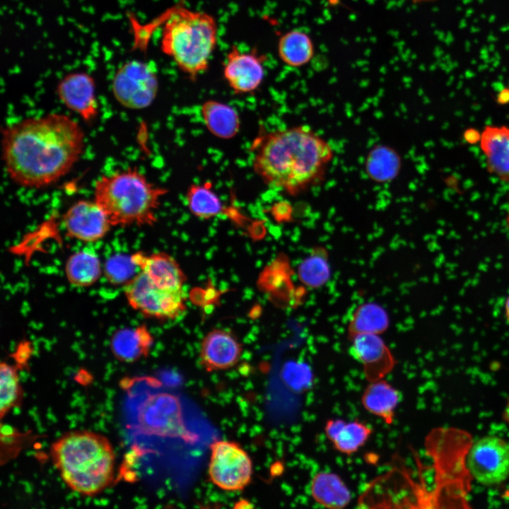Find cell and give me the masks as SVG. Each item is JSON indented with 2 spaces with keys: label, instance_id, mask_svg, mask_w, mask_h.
Instances as JSON below:
<instances>
[{
  "label": "cell",
  "instance_id": "obj_27",
  "mask_svg": "<svg viewBox=\"0 0 509 509\" xmlns=\"http://www.w3.org/2000/svg\"><path fill=\"white\" fill-rule=\"evenodd\" d=\"M185 200L189 211L199 218L209 219L225 210L221 199L209 181L190 185L186 192Z\"/></svg>",
  "mask_w": 509,
  "mask_h": 509
},
{
  "label": "cell",
  "instance_id": "obj_7",
  "mask_svg": "<svg viewBox=\"0 0 509 509\" xmlns=\"http://www.w3.org/2000/svg\"><path fill=\"white\" fill-rule=\"evenodd\" d=\"M116 101L129 110H143L155 100L159 88L157 70L151 62L131 60L115 73L111 84Z\"/></svg>",
  "mask_w": 509,
  "mask_h": 509
},
{
  "label": "cell",
  "instance_id": "obj_4",
  "mask_svg": "<svg viewBox=\"0 0 509 509\" xmlns=\"http://www.w3.org/2000/svg\"><path fill=\"white\" fill-rule=\"evenodd\" d=\"M168 190L156 185L136 167L103 175L96 180L93 199L112 226H153L162 198Z\"/></svg>",
  "mask_w": 509,
  "mask_h": 509
},
{
  "label": "cell",
  "instance_id": "obj_10",
  "mask_svg": "<svg viewBox=\"0 0 509 509\" xmlns=\"http://www.w3.org/2000/svg\"><path fill=\"white\" fill-rule=\"evenodd\" d=\"M467 466L477 482L485 486L501 484L509 476V445L501 438L484 436L470 447Z\"/></svg>",
  "mask_w": 509,
  "mask_h": 509
},
{
  "label": "cell",
  "instance_id": "obj_32",
  "mask_svg": "<svg viewBox=\"0 0 509 509\" xmlns=\"http://www.w3.org/2000/svg\"><path fill=\"white\" fill-rule=\"evenodd\" d=\"M250 507H252V505H250L249 501H247L245 499L240 500L238 502H237L235 504V508H250Z\"/></svg>",
  "mask_w": 509,
  "mask_h": 509
},
{
  "label": "cell",
  "instance_id": "obj_35",
  "mask_svg": "<svg viewBox=\"0 0 509 509\" xmlns=\"http://www.w3.org/2000/svg\"><path fill=\"white\" fill-rule=\"evenodd\" d=\"M505 221H506L507 226L509 228V197H508V209H507V213H506V216H505Z\"/></svg>",
  "mask_w": 509,
  "mask_h": 509
},
{
  "label": "cell",
  "instance_id": "obj_6",
  "mask_svg": "<svg viewBox=\"0 0 509 509\" xmlns=\"http://www.w3.org/2000/svg\"><path fill=\"white\" fill-rule=\"evenodd\" d=\"M139 431L148 435L180 438L193 443L197 440L184 421L180 398L168 392L148 395L138 409Z\"/></svg>",
  "mask_w": 509,
  "mask_h": 509
},
{
  "label": "cell",
  "instance_id": "obj_1",
  "mask_svg": "<svg viewBox=\"0 0 509 509\" xmlns=\"http://www.w3.org/2000/svg\"><path fill=\"white\" fill-rule=\"evenodd\" d=\"M85 138L81 125L64 114L21 119L2 131L6 172L21 187H49L68 174L78 161L84 151Z\"/></svg>",
  "mask_w": 509,
  "mask_h": 509
},
{
  "label": "cell",
  "instance_id": "obj_23",
  "mask_svg": "<svg viewBox=\"0 0 509 509\" xmlns=\"http://www.w3.org/2000/svg\"><path fill=\"white\" fill-rule=\"evenodd\" d=\"M402 168V158L393 148L383 144L373 147L365 160L367 176L378 184L394 180Z\"/></svg>",
  "mask_w": 509,
  "mask_h": 509
},
{
  "label": "cell",
  "instance_id": "obj_9",
  "mask_svg": "<svg viewBox=\"0 0 509 509\" xmlns=\"http://www.w3.org/2000/svg\"><path fill=\"white\" fill-rule=\"evenodd\" d=\"M124 291L129 305L148 317L171 320L185 310L182 290L160 288L141 271L124 285Z\"/></svg>",
  "mask_w": 509,
  "mask_h": 509
},
{
  "label": "cell",
  "instance_id": "obj_21",
  "mask_svg": "<svg viewBox=\"0 0 509 509\" xmlns=\"http://www.w3.org/2000/svg\"><path fill=\"white\" fill-rule=\"evenodd\" d=\"M399 399V392L387 381L381 379L369 382L361 395V404L369 413L391 425Z\"/></svg>",
  "mask_w": 509,
  "mask_h": 509
},
{
  "label": "cell",
  "instance_id": "obj_31",
  "mask_svg": "<svg viewBox=\"0 0 509 509\" xmlns=\"http://www.w3.org/2000/svg\"><path fill=\"white\" fill-rule=\"evenodd\" d=\"M271 211L276 221L288 222L292 219L293 209L288 202L279 201L276 203L271 207Z\"/></svg>",
  "mask_w": 509,
  "mask_h": 509
},
{
  "label": "cell",
  "instance_id": "obj_2",
  "mask_svg": "<svg viewBox=\"0 0 509 509\" xmlns=\"http://www.w3.org/2000/svg\"><path fill=\"white\" fill-rule=\"evenodd\" d=\"M252 148L255 174L267 186L290 196L322 181L334 154L329 142L305 125L262 134Z\"/></svg>",
  "mask_w": 509,
  "mask_h": 509
},
{
  "label": "cell",
  "instance_id": "obj_16",
  "mask_svg": "<svg viewBox=\"0 0 509 509\" xmlns=\"http://www.w3.org/2000/svg\"><path fill=\"white\" fill-rule=\"evenodd\" d=\"M132 262L157 287L165 290L180 291L186 276L176 260L164 252L147 255L138 252L131 255Z\"/></svg>",
  "mask_w": 509,
  "mask_h": 509
},
{
  "label": "cell",
  "instance_id": "obj_24",
  "mask_svg": "<svg viewBox=\"0 0 509 509\" xmlns=\"http://www.w3.org/2000/svg\"><path fill=\"white\" fill-rule=\"evenodd\" d=\"M102 272L100 258L90 247H85L72 254L65 265L67 280L75 286H92L100 279Z\"/></svg>",
  "mask_w": 509,
  "mask_h": 509
},
{
  "label": "cell",
  "instance_id": "obj_18",
  "mask_svg": "<svg viewBox=\"0 0 509 509\" xmlns=\"http://www.w3.org/2000/svg\"><path fill=\"white\" fill-rule=\"evenodd\" d=\"M373 431L367 424L358 420L347 422L341 419H329L324 426V433L338 452L351 455L365 445Z\"/></svg>",
  "mask_w": 509,
  "mask_h": 509
},
{
  "label": "cell",
  "instance_id": "obj_15",
  "mask_svg": "<svg viewBox=\"0 0 509 509\" xmlns=\"http://www.w3.org/2000/svg\"><path fill=\"white\" fill-rule=\"evenodd\" d=\"M242 351V344L233 334L214 329L201 341L199 363L209 373L228 370L238 363Z\"/></svg>",
  "mask_w": 509,
  "mask_h": 509
},
{
  "label": "cell",
  "instance_id": "obj_3",
  "mask_svg": "<svg viewBox=\"0 0 509 509\" xmlns=\"http://www.w3.org/2000/svg\"><path fill=\"white\" fill-rule=\"evenodd\" d=\"M52 462L72 491L92 496L112 481L115 455L103 435L79 430L64 433L51 445Z\"/></svg>",
  "mask_w": 509,
  "mask_h": 509
},
{
  "label": "cell",
  "instance_id": "obj_11",
  "mask_svg": "<svg viewBox=\"0 0 509 509\" xmlns=\"http://www.w3.org/2000/svg\"><path fill=\"white\" fill-rule=\"evenodd\" d=\"M266 58L255 47L242 51L231 46L223 62V75L235 93L250 94L259 88L265 76Z\"/></svg>",
  "mask_w": 509,
  "mask_h": 509
},
{
  "label": "cell",
  "instance_id": "obj_30",
  "mask_svg": "<svg viewBox=\"0 0 509 509\" xmlns=\"http://www.w3.org/2000/svg\"><path fill=\"white\" fill-rule=\"evenodd\" d=\"M139 269L132 262L131 256H115L110 258L104 266L106 278L112 283H127L136 274Z\"/></svg>",
  "mask_w": 509,
  "mask_h": 509
},
{
  "label": "cell",
  "instance_id": "obj_17",
  "mask_svg": "<svg viewBox=\"0 0 509 509\" xmlns=\"http://www.w3.org/2000/svg\"><path fill=\"white\" fill-rule=\"evenodd\" d=\"M479 142L487 171L501 181L509 182V127L485 126Z\"/></svg>",
  "mask_w": 509,
  "mask_h": 509
},
{
  "label": "cell",
  "instance_id": "obj_22",
  "mask_svg": "<svg viewBox=\"0 0 509 509\" xmlns=\"http://www.w3.org/2000/svg\"><path fill=\"white\" fill-rule=\"evenodd\" d=\"M201 114L207 129L215 136L230 139L240 129V119L232 106L216 100H208L201 107Z\"/></svg>",
  "mask_w": 509,
  "mask_h": 509
},
{
  "label": "cell",
  "instance_id": "obj_26",
  "mask_svg": "<svg viewBox=\"0 0 509 509\" xmlns=\"http://www.w3.org/2000/svg\"><path fill=\"white\" fill-rule=\"evenodd\" d=\"M277 52L286 65L299 68L310 62L314 56L315 46L306 33L297 29L292 30L279 37Z\"/></svg>",
  "mask_w": 509,
  "mask_h": 509
},
{
  "label": "cell",
  "instance_id": "obj_20",
  "mask_svg": "<svg viewBox=\"0 0 509 509\" xmlns=\"http://www.w3.org/2000/svg\"><path fill=\"white\" fill-rule=\"evenodd\" d=\"M310 488L313 500L327 508H344L349 504L352 498L342 479L333 472L317 473L311 480Z\"/></svg>",
  "mask_w": 509,
  "mask_h": 509
},
{
  "label": "cell",
  "instance_id": "obj_25",
  "mask_svg": "<svg viewBox=\"0 0 509 509\" xmlns=\"http://www.w3.org/2000/svg\"><path fill=\"white\" fill-rule=\"evenodd\" d=\"M387 310L375 302H366L358 305L352 312L348 324L349 339L360 334H381L390 326Z\"/></svg>",
  "mask_w": 509,
  "mask_h": 509
},
{
  "label": "cell",
  "instance_id": "obj_28",
  "mask_svg": "<svg viewBox=\"0 0 509 509\" xmlns=\"http://www.w3.org/2000/svg\"><path fill=\"white\" fill-rule=\"evenodd\" d=\"M331 273L329 254L322 246L313 247L309 255L299 264L297 270L300 281L305 287L312 289L324 286L330 279Z\"/></svg>",
  "mask_w": 509,
  "mask_h": 509
},
{
  "label": "cell",
  "instance_id": "obj_13",
  "mask_svg": "<svg viewBox=\"0 0 509 509\" xmlns=\"http://www.w3.org/2000/svg\"><path fill=\"white\" fill-rule=\"evenodd\" d=\"M57 94L63 105L78 115L85 122H93L99 115L96 84L86 72L65 75L57 83Z\"/></svg>",
  "mask_w": 509,
  "mask_h": 509
},
{
  "label": "cell",
  "instance_id": "obj_8",
  "mask_svg": "<svg viewBox=\"0 0 509 509\" xmlns=\"http://www.w3.org/2000/svg\"><path fill=\"white\" fill-rule=\"evenodd\" d=\"M210 481L227 491H241L252 480L253 467L248 453L237 442L217 440L210 445Z\"/></svg>",
  "mask_w": 509,
  "mask_h": 509
},
{
  "label": "cell",
  "instance_id": "obj_14",
  "mask_svg": "<svg viewBox=\"0 0 509 509\" xmlns=\"http://www.w3.org/2000/svg\"><path fill=\"white\" fill-rule=\"evenodd\" d=\"M349 340L351 355L361 364L369 382L384 379L393 370L394 357L380 334H360Z\"/></svg>",
  "mask_w": 509,
  "mask_h": 509
},
{
  "label": "cell",
  "instance_id": "obj_19",
  "mask_svg": "<svg viewBox=\"0 0 509 509\" xmlns=\"http://www.w3.org/2000/svg\"><path fill=\"white\" fill-rule=\"evenodd\" d=\"M153 341L148 329L141 325L118 330L111 339L110 347L119 361L132 363L148 355Z\"/></svg>",
  "mask_w": 509,
  "mask_h": 509
},
{
  "label": "cell",
  "instance_id": "obj_36",
  "mask_svg": "<svg viewBox=\"0 0 509 509\" xmlns=\"http://www.w3.org/2000/svg\"><path fill=\"white\" fill-rule=\"evenodd\" d=\"M411 1H412L413 2H424V1H429L431 0H411Z\"/></svg>",
  "mask_w": 509,
  "mask_h": 509
},
{
  "label": "cell",
  "instance_id": "obj_34",
  "mask_svg": "<svg viewBox=\"0 0 509 509\" xmlns=\"http://www.w3.org/2000/svg\"><path fill=\"white\" fill-rule=\"evenodd\" d=\"M504 417L509 423V403L505 409Z\"/></svg>",
  "mask_w": 509,
  "mask_h": 509
},
{
  "label": "cell",
  "instance_id": "obj_29",
  "mask_svg": "<svg viewBox=\"0 0 509 509\" xmlns=\"http://www.w3.org/2000/svg\"><path fill=\"white\" fill-rule=\"evenodd\" d=\"M1 419L13 407L18 406L23 398L17 367L2 361L0 365Z\"/></svg>",
  "mask_w": 509,
  "mask_h": 509
},
{
  "label": "cell",
  "instance_id": "obj_33",
  "mask_svg": "<svg viewBox=\"0 0 509 509\" xmlns=\"http://www.w3.org/2000/svg\"><path fill=\"white\" fill-rule=\"evenodd\" d=\"M504 313L507 322L509 323V296L507 297L504 304Z\"/></svg>",
  "mask_w": 509,
  "mask_h": 509
},
{
  "label": "cell",
  "instance_id": "obj_5",
  "mask_svg": "<svg viewBox=\"0 0 509 509\" xmlns=\"http://www.w3.org/2000/svg\"><path fill=\"white\" fill-rule=\"evenodd\" d=\"M217 37L218 25L213 16L177 6L164 23L160 49L194 81L208 69Z\"/></svg>",
  "mask_w": 509,
  "mask_h": 509
},
{
  "label": "cell",
  "instance_id": "obj_12",
  "mask_svg": "<svg viewBox=\"0 0 509 509\" xmlns=\"http://www.w3.org/2000/svg\"><path fill=\"white\" fill-rule=\"evenodd\" d=\"M62 223L69 237L85 242L102 239L112 227L105 211L93 199L74 202L64 213Z\"/></svg>",
  "mask_w": 509,
  "mask_h": 509
}]
</instances>
